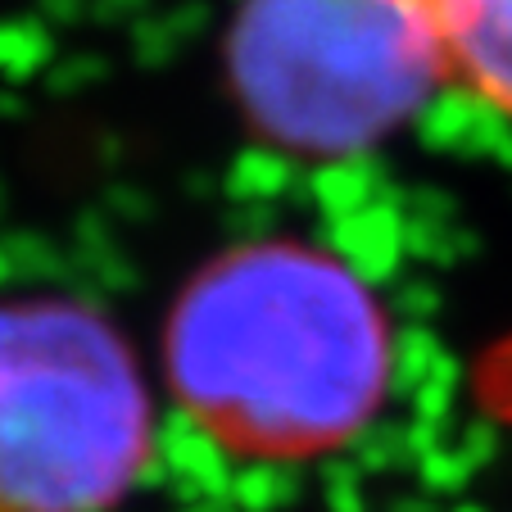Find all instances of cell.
<instances>
[{"label":"cell","instance_id":"6da1fadb","mask_svg":"<svg viewBox=\"0 0 512 512\" xmlns=\"http://www.w3.org/2000/svg\"><path fill=\"white\" fill-rule=\"evenodd\" d=\"M395 368L381 295L345 259L263 236L209 259L164 322L186 422L245 463H313L377 422Z\"/></svg>","mask_w":512,"mask_h":512},{"label":"cell","instance_id":"7a4b0ae2","mask_svg":"<svg viewBox=\"0 0 512 512\" xmlns=\"http://www.w3.org/2000/svg\"><path fill=\"white\" fill-rule=\"evenodd\" d=\"M155 454L127 336L73 295L0 300V512H114Z\"/></svg>","mask_w":512,"mask_h":512},{"label":"cell","instance_id":"3957f363","mask_svg":"<svg viewBox=\"0 0 512 512\" xmlns=\"http://www.w3.org/2000/svg\"><path fill=\"white\" fill-rule=\"evenodd\" d=\"M227 68L245 118L304 155L363 150L440 87L431 46L395 0H245Z\"/></svg>","mask_w":512,"mask_h":512},{"label":"cell","instance_id":"277c9868","mask_svg":"<svg viewBox=\"0 0 512 512\" xmlns=\"http://www.w3.org/2000/svg\"><path fill=\"white\" fill-rule=\"evenodd\" d=\"M426 37L440 87L512 123V0H395Z\"/></svg>","mask_w":512,"mask_h":512},{"label":"cell","instance_id":"5b68a950","mask_svg":"<svg viewBox=\"0 0 512 512\" xmlns=\"http://www.w3.org/2000/svg\"><path fill=\"white\" fill-rule=\"evenodd\" d=\"M476 390H481V399H485V408H490L494 422L512 426V336L499 340V345L481 358Z\"/></svg>","mask_w":512,"mask_h":512}]
</instances>
